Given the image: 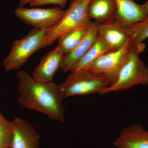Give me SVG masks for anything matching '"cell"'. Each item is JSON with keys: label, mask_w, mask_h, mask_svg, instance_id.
Here are the masks:
<instances>
[{"label": "cell", "mask_w": 148, "mask_h": 148, "mask_svg": "<svg viewBox=\"0 0 148 148\" xmlns=\"http://www.w3.org/2000/svg\"><path fill=\"white\" fill-rule=\"evenodd\" d=\"M16 76L19 94L17 101L20 105L53 120L65 121V110L58 85L53 82H39L24 71L18 72Z\"/></svg>", "instance_id": "obj_1"}, {"label": "cell", "mask_w": 148, "mask_h": 148, "mask_svg": "<svg viewBox=\"0 0 148 148\" xmlns=\"http://www.w3.org/2000/svg\"><path fill=\"white\" fill-rule=\"evenodd\" d=\"M145 49V44L140 43L132 49L113 81L101 92V95L148 84V68L139 56Z\"/></svg>", "instance_id": "obj_2"}, {"label": "cell", "mask_w": 148, "mask_h": 148, "mask_svg": "<svg viewBox=\"0 0 148 148\" xmlns=\"http://www.w3.org/2000/svg\"><path fill=\"white\" fill-rule=\"evenodd\" d=\"M62 83L58 85L61 98L84 95L101 92L110 85V80L105 75L90 69L70 71Z\"/></svg>", "instance_id": "obj_3"}, {"label": "cell", "mask_w": 148, "mask_h": 148, "mask_svg": "<svg viewBox=\"0 0 148 148\" xmlns=\"http://www.w3.org/2000/svg\"><path fill=\"white\" fill-rule=\"evenodd\" d=\"M48 29H34L23 38L12 43L10 53L3 61L6 71L18 70L37 51L46 47V38Z\"/></svg>", "instance_id": "obj_4"}, {"label": "cell", "mask_w": 148, "mask_h": 148, "mask_svg": "<svg viewBox=\"0 0 148 148\" xmlns=\"http://www.w3.org/2000/svg\"><path fill=\"white\" fill-rule=\"evenodd\" d=\"M90 0H72L61 20L48 30L46 45L52 44L62 35L72 29L86 27L92 22L88 15Z\"/></svg>", "instance_id": "obj_5"}, {"label": "cell", "mask_w": 148, "mask_h": 148, "mask_svg": "<svg viewBox=\"0 0 148 148\" xmlns=\"http://www.w3.org/2000/svg\"><path fill=\"white\" fill-rule=\"evenodd\" d=\"M139 44L135 43L130 39L122 47L110 51L101 55L87 69L105 75L112 83L130 52Z\"/></svg>", "instance_id": "obj_6"}, {"label": "cell", "mask_w": 148, "mask_h": 148, "mask_svg": "<svg viewBox=\"0 0 148 148\" xmlns=\"http://www.w3.org/2000/svg\"><path fill=\"white\" fill-rule=\"evenodd\" d=\"M65 10L59 8L47 9L27 8L18 7L15 11L16 17L34 29H47L61 20Z\"/></svg>", "instance_id": "obj_7"}, {"label": "cell", "mask_w": 148, "mask_h": 148, "mask_svg": "<svg viewBox=\"0 0 148 148\" xmlns=\"http://www.w3.org/2000/svg\"><path fill=\"white\" fill-rule=\"evenodd\" d=\"M98 30L99 36L111 51L122 47L131 39L128 27L115 19L106 23H98Z\"/></svg>", "instance_id": "obj_8"}, {"label": "cell", "mask_w": 148, "mask_h": 148, "mask_svg": "<svg viewBox=\"0 0 148 148\" xmlns=\"http://www.w3.org/2000/svg\"><path fill=\"white\" fill-rule=\"evenodd\" d=\"M12 122L14 129L10 148H40V135L29 122L18 117Z\"/></svg>", "instance_id": "obj_9"}, {"label": "cell", "mask_w": 148, "mask_h": 148, "mask_svg": "<svg viewBox=\"0 0 148 148\" xmlns=\"http://www.w3.org/2000/svg\"><path fill=\"white\" fill-rule=\"evenodd\" d=\"M98 26V21H92L85 36L79 45L70 53L64 55L60 66L62 71L70 72L74 65L93 45L99 36Z\"/></svg>", "instance_id": "obj_10"}, {"label": "cell", "mask_w": 148, "mask_h": 148, "mask_svg": "<svg viewBox=\"0 0 148 148\" xmlns=\"http://www.w3.org/2000/svg\"><path fill=\"white\" fill-rule=\"evenodd\" d=\"M64 55L60 45L47 53L43 58L33 73L32 77L36 80L42 83L52 82L54 74L59 68Z\"/></svg>", "instance_id": "obj_11"}, {"label": "cell", "mask_w": 148, "mask_h": 148, "mask_svg": "<svg viewBox=\"0 0 148 148\" xmlns=\"http://www.w3.org/2000/svg\"><path fill=\"white\" fill-rule=\"evenodd\" d=\"M114 145L116 148H148V131L141 125H130L122 129Z\"/></svg>", "instance_id": "obj_12"}, {"label": "cell", "mask_w": 148, "mask_h": 148, "mask_svg": "<svg viewBox=\"0 0 148 148\" xmlns=\"http://www.w3.org/2000/svg\"><path fill=\"white\" fill-rule=\"evenodd\" d=\"M116 4L115 19L125 26H131L145 20L147 14L143 5L134 0H116Z\"/></svg>", "instance_id": "obj_13"}, {"label": "cell", "mask_w": 148, "mask_h": 148, "mask_svg": "<svg viewBox=\"0 0 148 148\" xmlns=\"http://www.w3.org/2000/svg\"><path fill=\"white\" fill-rule=\"evenodd\" d=\"M116 9V0H90L88 15L90 19L106 23L114 20Z\"/></svg>", "instance_id": "obj_14"}, {"label": "cell", "mask_w": 148, "mask_h": 148, "mask_svg": "<svg viewBox=\"0 0 148 148\" xmlns=\"http://www.w3.org/2000/svg\"><path fill=\"white\" fill-rule=\"evenodd\" d=\"M110 51V49L104 40L98 36L90 49L74 65L70 71L87 69L98 57Z\"/></svg>", "instance_id": "obj_15"}, {"label": "cell", "mask_w": 148, "mask_h": 148, "mask_svg": "<svg viewBox=\"0 0 148 148\" xmlns=\"http://www.w3.org/2000/svg\"><path fill=\"white\" fill-rule=\"evenodd\" d=\"M90 24L70 30L58 39V45L62 47L64 54L70 53L79 45L85 36Z\"/></svg>", "instance_id": "obj_16"}, {"label": "cell", "mask_w": 148, "mask_h": 148, "mask_svg": "<svg viewBox=\"0 0 148 148\" xmlns=\"http://www.w3.org/2000/svg\"><path fill=\"white\" fill-rule=\"evenodd\" d=\"M13 129V122L8 121L0 112V148H10Z\"/></svg>", "instance_id": "obj_17"}, {"label": "cell", "mask_w": 148, "mask_h": 148, "mask_svg": "<svg viewBox=\"0 0 148 148\" xmlns=\"http://www.w3.org/2000/svg\"><path fill=\"white\" fill-rule=\"evenodd\" d=\"M130 38L135 44L148 38V17L145 20L128 27Z\"/></svg>", "instance_id": "obj_18"}, {"label": "cell", "mask_w": 148, "mask_h": 148, "mask_svg": "<svg viewBox=\"0 0 148 148\" xmlns=\"http://www.w3.org/2000/svg\"><path fill=\"white\" fill-rule=\"evenodd\" d=\"M68 0H33L30 5L32 6L44 5L46 4L57 5L61 8H65Z\"/></svg>", "instance_id": "obj_19"}, {"label": "cell", "mask_w": 148, "mask_h": 148, "mask_svg": "<svg viewBox=\"0 0 148 148\" xmlns=\"http://www.w3.org/2000/svg\"><path fill=\"white\" fill-rule=\"evenodd\" d=\"M33 0H21L19 3V6L24 7V5L30 4Z\"/></svg>", "instance_id": "obj_20"}, {"label": "cell", "mask_w": 148, "mask_h": 148, "mask_svg": "<svg viewBox=\"0 0 148 148\" xmlns=\"http://www.w3.org/2000/svg\"><path fill=\"white\" fill-rule=\"evenodd\" d=\"M142 5H143L144 10L148 16V0L145 3Z\"/></svg>", "instance_id": "obj_21"}]
</instances>
